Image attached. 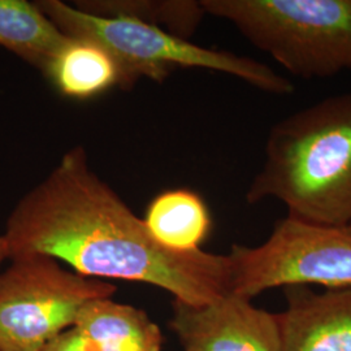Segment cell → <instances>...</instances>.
Segmentation results:
<instances>
[{"mask_svg": "<svg viewBox=\"0 0 351 351\" xmlns=\"http://www.w3.org/2000/svg\"><path fill=\"white\" fill-rule=\"evenodd\" d=\"M3 237L11 261L49 256L81 276L149 284L191 306L230 293L229 255L164 249L80 146L16 204Z\"/></svg>", "mask_w": 351, "mask_h": 351, "instance_id": "1", "label": "cell"}, {"mask_svg": "<svg viewBox=\"0 0 351 351\" xmlns=\"http://www.w3.org/2000/svg\"><path fill=\"white\" fill-rule=\"evenodd\" d=\"M282 203L289 216L351 228V93L277 121L246 201Z\"/></svg>", "mask_w": 351, "mask_h": 351, "instance_id": "2", "label": "cell"}, {"mask_svg": "<svg viewBox=\"0 0 351 351\" xmlns=\"http://www.w3.org/2000/svg\"><path fill=\"white\" fill-rule=\"evenodd\" d=\"M36 4L65 36L88 39L108 51L119 65L121 88H132L141 77L163 81L176 68H202L237 77L269 94L288 95L294 91L290 80L265 64L202 47L160 26L130 17L85 12L62 0H39Z\"/></svg>", "mask_w": 351, "mask_h": 351, "instance_id": "3", "label": "cell"}, {"mask_svg": "<svg viewBox=\"0 0 351 351\" xmlns=\"http://www.w3.org/2000/svg\"><path fill=\"white\" fill-rule=\"evenodd\" d=\"M291 75L351 72V0H202Z\"/></svg>", "mask_w": 351, "mask_h": 351, "instance_id": "4", "label": "cell"}, {"mask_svg": "<svg viewBox=\"0 0 351 351\" xmlns=\"http://www.w3.org/2000/svg\"><path fill=\"white\" fill-rule=\"evenodd\" d=\"M230 293L252 300L276 288L351 289V228L293 216L277 221L259 246L233 245Z\"/></svg>", "mask_w": 351, "mask_h": 351, "instance_id": "5", "label": "cell"}, {"mask_svg": "<svg viewBox=\"0 0 351 351\" xmlns=\"http://www.w3.org/2000/svg\"><path fill=\"white\" fill-rule=\"evenodd\" d=\"M0 274V351H43L75 326L85 304L116 287L81 276L49 256L11 261Z\"/></svg>", "mask_w": 351, "mask_h": 351, "instance_id": "6", "label": "cell"}, {"mask_svg": "<svg viewBox=\"0 0 351 351\" xmlns=\"http://www.w3.org/2000/svg\"><path fill=\"white\" fill-rule=\"evenodd\" d=\"M169 326L184 351H282L278 315L228 293L191 306L173 300Z\"/></svg>", "mask_w": 351, "mask_h": 351, "instance_id": "7", "label": "cell"}, {"mask_svg": "<svg viewBox=\"0 0 351 351\" xmlns=\"http://www.w3.org/2000/svg\"><path fill=\"white\" fill-rule=\"evenodd\" d=\"M282 351H351V289H285Z\"/></svg>", "mask_w": 351, "mask_h": 351, "instance_id": "8", "label": "cell"}, {"mask_svg": "<svg viewBox=\"0 0 351 351\" xmlns=\"http://www.w3.org/2000/svg\"><path fill=\"white\" fill-rule=\"evenodd\" d=\"M73 328L90 351L163 349V333L149 315L112 298L88 302L80 311Z\"/></svg>", "mask_w": 351, "mask_h": 351, "instance_id": "9", "label": "cell"}, {"mask_svg": "<svg viewBox=\"0 0 351 351\" xmlns=\"http://www.w3.org/2000/svg\"><path fill=\"white\" fill-rule=\"evenodd\" d=\"M143 223L151 237L167 250H201L213 226L211 213L201 195L188 189L167 190L147 206Z\"/></svg>", "mask_w": 351, "mask_h": 351, "instance_id": "10", "label": "cell"}, {"mask_svg": "<svg viewBox=\"0 0 351 351\" xmlns=\"http://www.w3.org/2000/svg\"><path fill=\"white\" fill-rule=\"evenodd\" d=\"M45 77L64 97L85 101L121 85L119 65L95 42L68 37L52 58Z\"/></svg>", "mask_w": 351, "mask_h": 351, "instance_id": "11", "label": "cell"}, {"mask_svg": "<svg viewBox=\"0 0 351 351\" xmlns=\"http://www.w3.org/2000/svg\"><path fill=\"white\" fill-rule=\"evenodd\" d=\"M65 36L34 3L0 0V47L46 73Z\"/></svg>", "mask_w": 351, "mask_h": 351, "instance_id": "12", "label": "cell"}, {"mask_svg": "<svg viewBox=\"0 0 351 351\" xmlns=\"http://www.w3.org/2000/svg\"><path fill=\"white\" fill-rule=\"evenodd\" d=\"M75 7L101 16H123L151 25H164L167 32L189 39L201 24L206 12L201 1H75ZM162 27V26H160Z\"/></svg>", "mask_w": 351, "mask_h": 351, "instance_id": "13", "label": "cell"}, {"mask_svg": "<svg viewBox=\"0 0 351 351\" xmlns=\"http://www.w3.org/2000/svg\"><path fill=\"white\" fill-rule=\"evenodd\" d=\"M43 351H90L84 343L80 335L75 332V328L59 335L55 339L45 348Z\"/></svg>", "mask_w": 351, "mask_h": 351, "instance_id": "14", "label": "cell"}, {"mask_svg": "<svg viewBox=\"0 0 351 351\" xmlns=\"http://www.w3.org/2000/svg\"><path fill=\"white\" fill-rule=\"evenodd\" d=\"M5 259H8V251H7V243L3 236H0V264Z\"/></svg>", "mask_w": 351, "mask_h": 351, "instance_id": "15", "label": "cell"}]
</instances>
